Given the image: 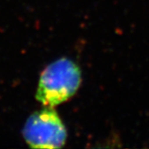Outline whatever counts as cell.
Here are the masks:
<instances>
[{"label": "cell", "instance_id": "cell-1", "mask_svg": "<svg viewBox=\"0 0 149 149\" xmlns=\"http://www.w3.org/2000/svg\"><path fill=\"white\" fill-rule=\"evenodd\" d=\"M81 84V71L73 60L61 58L45 68L40 77L37 100L45 107L68 101Z\"/></svg>", "mask_w": 149, "mask_h": 149}, {"label": "cell", "instance_id": "cell-2", "mask_svg": "<svg viewBox=\"0 0 149 149\" xmlns=\"http://www.w3.org/2000/svg\"><path fill=\"white\" fill-rule=\"evenodd\" d=\"M67 130L53 107L31 114L23 129L26 143L33 148H59L67 140Z\"/></svg>", "mask_w": 149, "mask_h": 149}]
</instances>
